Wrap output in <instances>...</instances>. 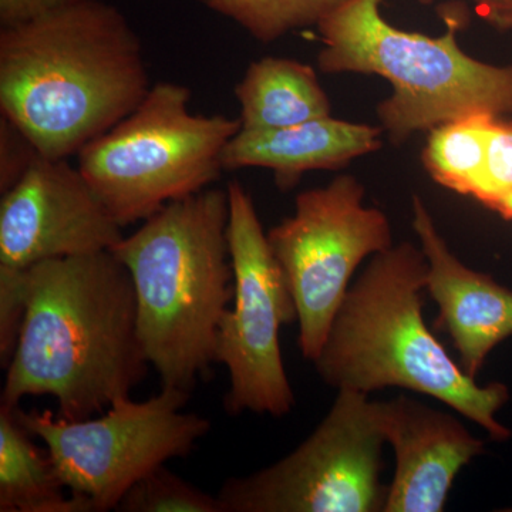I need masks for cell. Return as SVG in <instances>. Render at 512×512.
Returning a JSON list of instances; mask_svg holds the SVG:
<instances>
[{"instance_id":"1","label":"cell","mask_w":512,"mask_h":512,"mask_svg":"<svg viewBox=\"0 0 512 512\" xmlns=\"http://www.w3.org/2000/svg\"><path fill=\"white\" fill-rule=\"evenodd\" d=\"M150 89L140 36L103 0H69L0 32L2 117L42 157L79 156Z\"/></svg>"},{"instance_id":"2","label":"cell","mask_w":512,"mask_h":512,"mask_svg":"<svg viewBox=\"0 0 512 512\" xmlns=\"http://www.w3.org/2000/svg\"><path fill=\"white\" fill-rule=\"evenodd\" d=\"M25 322L6 367L2 403L52 396L59 416L106 412L146 379L137 299L126 265L111 251L25 268Z\"/></svg>"},{"instance_id":"3","label":"cell","mask_w":512,"mask_h":512,"mask_svg":"<svg viewBox=\"0 0 512 512\" xmlns=\"http://www.w3.org/2000/svg\"><path fill=\"white\" fill-rule=\"evenodd\" d=\"M427 259L412 242L373 255L350 285L328 339L313 362L338 392L400 387L426 394L478 424L491 439H510L497 420L510 399L503 383L481 386L448 355L423 319Z\"/></svg>"},{"instance_id":"4","label":"cell","mask_w":512,"mask_h":512,"mask_svg":"<svg viewBox=\"0 0 512 512\" xmlns=\"http://www.w3.org/2000/svg\"><path fill=\"white\" fill-rule=\"evenodd\" d=\"M227 190L170 202L111 252L126 265L138 335L163 387L191 393L217 363L220 323L234 298Z\"/></svg>"},{"instance_id":"5","label":"cell","mask_w":512,"mask_h":512,"mask_svg":"<svg viewBox=\"0 0 512 512\" xmlns=\"http://www.w3.org/2000/svg\"><path fill=\"white\" fill-rule=\"evenodd\" d=\"M382 3L346 0L326 16L318 25V66L329 74H377L390 83L393 92L377 106V117L393 144L473 114L512 116V66L466 55L456 39L461 19L450 12L441 37L404 32L383 18Z\"/></svg>"},{"instance_id":"6","label":"cell","mask_w":512,"mask_h":512,"mask_svg":"<svg viewBox=\"0 0 512 512\" xmlns=\"http://www.w3.org/2000/svg\"><path fill=\"white\" fill-rule=\"evenodd\" d=\"M190 100L183 84H154L130 116L80 151V173L121 227L205 190L224 171L241 121L191 113Z\"/></svg>"},{"instance_id":"7","label":"cell","mask_w":512,"mask_h":512,"mask_svg":"<svg viewBox=\"0 0 512 512\" xmlns=\"http://www.w3.org/2000/svg\"><path fill=\"white\" fill-rule=\"evenodd\" d=\"M190 393L163 387L144 402L117 400L100 417L70 420L49 410L25 412L20 423L45 443L64 487L92 512L116 510L137 481L173 458L187 457L211 423L185 413Z\"/></svg>"},{"instance_id":"8","label":"cell","mask_w":512,"mask_h":512,"mask_svg":"<svg viewBox=\"0 0 512 512\" xmlns=\"http://www.w3.org/2000/svg\"><path fill=\"white\" fill-rule=\"evenodd\" d=\"M227 191L234 298L217 336V363L229 373L224 406L232 416L284 417L295 406V394L279 335L298 320V311L251 195L238 181H231Z\"/></svg>"},{"instance_id":"9","label":"cell","mask_w":512,"mask_h":512,"mask_svg":"<svg viewBox=\"0 0 512 512\" xmlns=\"http://www.w3.org/2000/svg\"><path fill=\"white\" fill-rule=\"evenodd\" d=\"M365 187L339 175L301 192L295 214L266 234L298 311V345L306 360L320 355L350 279L369 256L393 247L384 212L366 207Z\"/></svg>"},{"instance_id":"10","label":"cell","mask_w":512,"mask_h":512,"mask_svg":"<svg viewBox=\"0 0 512 512\" xmlns=\"http://www.w3.org/2000/svg\"><path fill=\"white\" fill-rule=\"evenodd\" d=\"M384 441L373 400L338 392L325 419L291 454L272 466L222 484L224 512H377Z\"/></svg>"},{"instance_id":"11","label":"cell","mask_w":512,"mask_h":512,"mask_svg":"<svg viewBox=\"0 0 512 512\" xmlns=\"http://www.w3.org/2000/svg\"><path fill=\"white\" fill-rule=\"evenodd\" d=\"M123 227L79 167L37 156L0 201V265L25 269L67 256L111 251Z\"/></svg>"},{"instance_id":"12","label":"cell","mask_w":512,"mask_h":512,"mask_svg":"<svg viewBox=\"0 0 512 512\" xmlns=\"http://www.w3.org/2000/svg\"><path fill=\"white\" fill-rule=\"evenodd\" d=\"M384 441L393 447L396 471L383 512H441L454 480L484 453L458 417L409 396L373 400Z\"/></svg>"},{"instance_id":"13","label":"cell","mask_w":512,"mask_h":512,"mask_svg":"<svg viewBox=\"0 0 512 512\" xmlns=\"http://www.w3.org/2000/svg\"><path fill=\"white\" fill-rule=\"evenodd\" d=\"M413 228L427 259L426 291L439 306L436 329L450 336L458 365L477 380L491 350L512 336V291L468 268L448 249L417 195Z\"/></svg>"},{"instance_id":"14","label":"cell","mask_w":512,"mask_h":512,"mask_svg":"<svg viewBox=\"0 0 512 512\" xmlns=\"http://www.w3.org/2000/svg\"><path fill=\"white\" fill-rule=\"evenodd\" d=\"M382 127L332 116L276 130H239L222 154L224 170L261 167L274 171L281 190L313 170H339L382 147Z\"/></svg>"},{"instance_id":"15","label":"cell","mask_w":512,"mask_h":512,"mask_svg":"<svg viewBox=\"0 0 512 512\" xmlns=\"http://www.w3.org/2000/svg\"><path fill=\"white\" fill-rule=\"evenodd\" d=\"M241 130H276L329 117L332 106L309 64L264 57L235 86Z\"/></svg>"},{"instance_id":"16","label":"cell","mask_w":512,"mask_h":512,"mask_svg":"<svg viewBox=\"0 0 512 512\" xmlns=\"http://www.w3.org/2000/svg\"><path fill=\"white\" fill-rule=\"evenodd\" d=\"M33 439L16 407L0 404V511L92 512L64 487L49 451Z\"/></svg>"},{"instance_id":"17","label":"cell","mask_w":512,"mask_h":512,"mask_svg":"<svg viewBox=\"0 0 512 512\" xmlns=\"http://www.w3.org/2000/svg\"><path fill=\"white\" fill-rule=\"evenodd\" d=\"M491 114H473L430 130L423 164L433 180L457 194L476 197L483 175Z\"/></svg>"},{"instance_id":"18","label":"cell","mask_w":512,"mask_h":512,"mask_svg":"<svg viewBox=\"0 0 512 512\" xmlns=\"http://www.w3.org/2000/svg\"><path fill=\"white\" fill-rule=\"evenodd\" d=\"M222 18L232 20L262 43L293 30L318 26L346 0H195Z\"/></svg>"},{"instance_id":"19","label":"cell","mask_w":512,"mask_h":512,"mask_svg":"<svg viewBox=\"0 0 512 512\" xmlns=\"http://www.w3.org/2000/svg\"><path fill=\"white\" fill-rule=\"evenodd\" d=\"M121 512H224L220 498L205 493L160 466L137 481L121 498Z\"/></svg>"},{"instance_id":"20","label":"cell","mask_w":512,"mask_h":512,"mask_svg":"<svg viewBox=\"0 0 512 512\" xmlns=\"http://www.w3.org/2000/svg\"><path fill=\"white\" fill-rule=\"evenodd\" d=\"M512 191V121L504 117L491 120L487 154L480 188L474 200L488 202Z\"/></svg>"},{"instance_id":"21","label":"cell","mask_w":512,"mask_h":512,"mask_svg":"<svg viewBox=\"0 0 512 512\" xmlns=\"http://www.w3.org/2000/svg\"><path fill=\"white\" fill-rule=\"evenodd\" d=\"M26 308L25 269L0 265V362L3 369L8 367L18 348Z\"/></svg>"},{"instance_id":"22","label":"cell","mask_w":512,"mask_h":512,"mask_svg":"<svg viewBox=\"0 0 512 512\" xmlns=\"http://www.w3.org/2000/svg\"><path fill=\"white\" fill-rule=\"evenodd\" d=\"M0 190L6 192L15 185L16 181L28 170L29 165L36 160V148L23 136L22 133L2 117V128H0Z\"/></svg>"},{"instance_id":"23","label":"cell","mask_w":512,"mask_h":512,"mask_svg":"<svg viewBox=\"0 0 512 512\" xmlns=\"http://www.w3.org/2000/svg\"><path fill=\"white\" fill-rule=\"evenodd\" d=\"M67 2L69 0H0V23L2 28H10L32 22Z\"/></svg>"},{"instance_id":"24","label":"cell","mask_w":512,"mask_h":512,"mask_svg":"<svg viewBox=\"0 0 512 512\" xmlns=\"http://www.w3.org/2000/svg\"><path fill=\"white\" fill-rule=\"evenodd\" d=\"M478 16L500 30H512V0H474Z\"/></svg>"},{"instance_id":"25","label":"cell","mask_w":512,"mask_h":512,"mask_svg":"<svg viewBox=\"0 0 512 512\" xmlns=\"http://www.w3.org/2000/svg\"><path fill=\"white\" fill-rule=\"evenodd\" d=\"M488 210L497 212L504 220L512 221V191L501 197L495 198L490 204L485 205Z\"/></svg>"},{"instance_id":"26","label":"cell","mask_w":512,"mask_h":512,"mask_svg":"<svg viewBox=\"0 0 512 512\" xmlns=\"http://www.w3.org/2000/svg\"><path fill=\"white\" fill-rule=\"evenodd\" d=\"M510 511H512V510H510Z\"/></svg>"}]
</instances>
